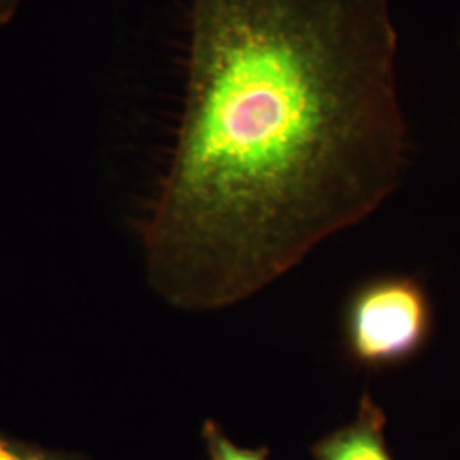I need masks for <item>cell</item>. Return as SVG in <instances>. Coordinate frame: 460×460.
I'll list each match as a JSON object with an SVG mask.
<instances>
[{"mask_svg": "<svg viewBox=\"0 0 460 460\" xmlns=\"http://www.w3.org/2000/svg\"><path fill=\"white\" fill-rule=\"evenodd\" d=\"M431 321L427 292L416 279H372L360 287L346 305L348 355L367 368L408 362L427 345Z\"/></svg>", "mask_w": 460, "mask_h": 460, "instance_id": "7a4b0ae2", "label": "cell"}, {"mask_svg": "<svg viewBox=\"0 0 460 460\" xmlns=\"http://www.w3.org/2000/svg\"><path fill=\"white\" fill-rule=\"evenodd\" d=\"M385 412L365 393L353 423L338 428L315 442V460H394L385 444Z\"/></svg>", "mask_w": 460, "mask_h": 460, "instance_id": "3957f363", "label": "cell"}, {"mask_svg": "<svg viewBox=\"0 0 460 460\" xmlns=\"http://www.w3.org/2000/svg\"><path fill=\"white\" fill-rule=\"evenodd\" d=\"M0 460H91L83 454L49 450L40 445L0 435Z\"/></svg>", "mask_w": 460, "mask_h": 460, "instance_id": "5b68a950", "label": "cell"}, {"mask_svg": "<svg viewBox=\"0 0 460 460\" xmlns=\"http://www.w3.org/2000/svg\"><path fill=\"white\" fill-rule=\"evenodd\" d=\"M22 0H0V26L13 21L21 9Z\"/></svg>", "mask_w": 460, "mask_h": 460, "instance_id": "8992f818", "label": "cell"}, {"mask_svg": "<svg viewBox=\"0 0 460 460\" xmlns=\"http://www.w3.org/2000/svg\"><path fill=\"white\" fill-rule=\"evenodd\" d=\"M201 437L210 460H268V448H244L234 444L214 420H207Z\"/></svg>", "mask_w": 460, "mask_h": 460, "instance_id": "277c9868", "label": "cell"}, {"mask_svg": "<svg viewBox=\"0 0 460 460\" xmlns=\"http://www.w3.org/2000/svg\"><path fill=\"white\" fill-rule=\"evenodd\" d=\"M397 49L389 0H190L181 119L142 234L165 302H243L394 193Z\"/></svg>", "mask_w": 460, "mask_h": 460, "instance_id": "6da1fadb", "label": "cell"}]
</instances>
